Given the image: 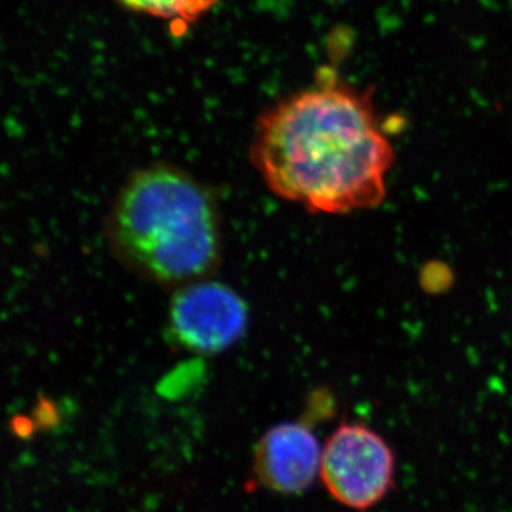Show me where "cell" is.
Segmentation results:
<instances>
[{"instance_id":"3957f363","label":"cell","mask_w":512,"mask_h":512,"mask_svg":"<svg viewBox=\"0 0 512 512\" xmlns=\"http://www.w3.org/2000/svg\"><path fill=\"white\" fill-rule=\"evenodd\" d=\"M397 461L382 434L359 421H343L322 451L320 480L336 503L367 512L396 488Z\"/></svg>"},{"instance_id":"5b68a950","label":"cell","mask_w":512,"mask_h":512,"mask_svg":"<svg viewBox=\"0 0 512 512\" xmlns=\"http://www.w3.org/2000/svg\"><path fill=\"white\" fill-rule=\"evenodd\" d=\"M322 451L315 431L306 421L276 424L255 448L256 478L275 493H305L320 476Z\"/></svg>"},{"instance_id":"277c9868","label":"cell","mask_w":512,"mask_h":512,"mask_svg":"<svg viewBox=\"0 0 512 512\" xmlns=\"http://www.w3.org/2000/svg\"><path fill=\"white\" fill-rule=\"evenodd\" d=\"M247 303L234 289L210 278L175 289L168 333L175 345L197 355H217L244 338Z\"/></svg>"},{"instance_id":"7a4b0ae2","label":"cell","mask_w":512,"mask_h":512,"mask_svg":"<svg viewBox=\"0 0 512 512\" xmlns=\"http://www.w3.org/2000/svg\"><path fill=\"white\" fill-rule=\"evenodd\" d=\"M106 237L128 271L168 288L208 279L221 264L217 200L173 164L147 165L127 178L107 215Z\"/></svg>"},{"instance_id":"8992f818","label":"cell","mask_w":512,"mask_h":512,"mask_svg":"<svg viewBox=\"0 0 512 512\" xmlns=\"http://www.w3.org/2000/svg\"><path fill=\"white\" fill-rule=\"evenodd\" d=\"M123 8L163 20L174 36H184L222 0H117Z\"/></svg>"},{"instance_id":"6da1fadb","label":"cell","mask_w":512,"mask_h":512,"mask_svg":"<svg viewBox=\"0 0 512 512\" xmlns=\"http://www.w3.org/2000/svg\"><path fill=\"white\" fill-rule=\"evenodd\" d=\"M251 160L276 197L345 215L382 204L394 148L370 93L328 69L259 116Z\"/></svg>"}]
</instances>
